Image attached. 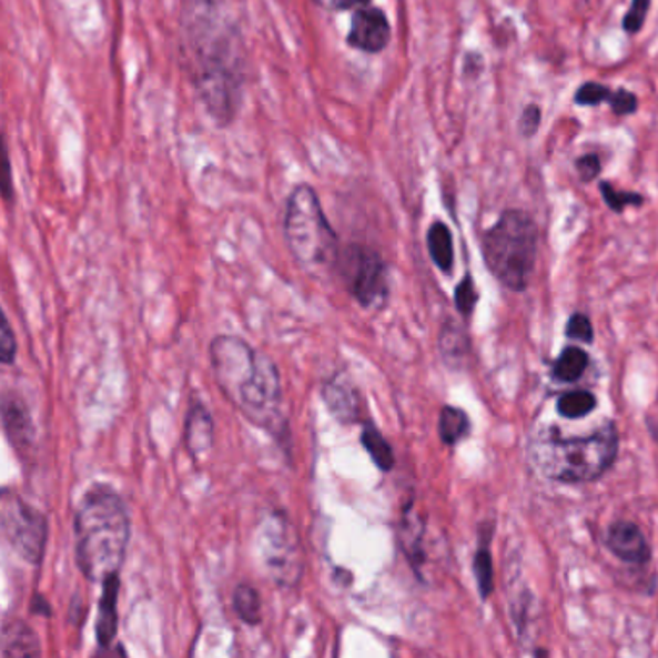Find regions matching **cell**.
Wrapping results in <instances>:
<instances>
[{
    "mask_svg": "<svg viewBox=\"0 0 658 658\" xmlns=\"http://www.w3.org/2000/svg\"><path fill=\"white\" fill-rule=\"evenodd\" d=\"M119 593H120V574L107 577L103 581V595L99 600V615H97L95 636L97 644L109 651L117 634H119Z\"/></svg>",
    "mask_w": 658,
    "mask_h": 658,
    "instance_id": "obj_13",
    "label": "cell"
},
{
    "mask_svg": "<svg viewBox=\"0 0 658 658\" xmlns=\"http://www.w3.org/2000/svg\"><path fill=\"white\" fill-rule=\"evenodd\" d=\"M391 41V23L385 12L373 7H362L350 26L348 43L363 52H381Z\"/></svg>",
    "mask_w": 658,
    "mask_h": 658,
    "instance_id": "obj_9",
    "label": "cell"
},
{
    "mask_svg": "<svg viewBox=\"0 0 658 658\" xmlns=\"http://www.w3.org/2000/svg\"><path fill=\"white\" fill-rule=\"evenodd\" d=\"M130 529V514L119 490L95 483L83 493L74 518L75 563L88 581L103 584L120 574Z\"/></svg>",
    "mask_w": 658,
    "mask_h": 658,
    "instance_id": "obj_1",
    "label": "cell"
},
{
    "mask_svg": "<svg viewBox=\"0 0 658 658\" xmlns=\"http://www.w3.org/2000/svg\"><path fill=\"white\" fill-rule=\"evenodd\" d=\"M469 433V419L462 409L446 406L441 412L438 419V435L444 444H456Z\"/></svg>",
    "mask_w": 658,
    "mask_h": 658,
    "instance_id": "obj_19",
    "label": "cell"
},
{
    "mask_svg": "<svg viewBox=\"0 0 658 658\" xmlns=\"http://www.w3.org/2000/svg\"><path fill=\"white\" fill-rule=\"evenodd\" d=\"M589 357L584 350L566 348L555 363V377L563 383H574L584 375Z\"/></svg>",
    "mask_w": 658,
    "mask_h": 658,
    "instance_id": "obj_20",
    "label": "cell"
},
{
    "mask_svg": "<svg viewBox=\"0 0 658 658\" xmlns=\"http://www.w3.org/2000/svg\"><path fill=\"white\" fill-rule=\"evenodd\" d=\"M600 192L605 195L608 207L616 211V213H620L626 205H641L644 203V198H639L637 193L618 192L615 185H610L608 182L600 184Z\"/></svg>",
    "mask_w": 658,
    "mask_h": 658,
    "instance_id": "obj_23",
    "label": "cell"
},
{
    "mask_svg": "<svg viewBox=\"0 0 658 658\" xmlns=\"http://www.w3.org/2000/svg\"><path fill=\"white\" fill-rule=\"evenodd\" d=\"M230 399L242 414L281 441L288 433V422L282 414V381L276 363L257 350L255 362L242 381L230 391Z\"/></svg>",
    "mask_w": 658,
    "mask_h": 658,
    "instance_id": "obj_5",
    "label": "cell"
},
{
    "mask_svg": "<svg viewBox=\"0 0 658 658\" xmlns=\"http://www.w3.org/2000/svg\"><path fill=\"white\" fill-rule=\"evenodd\" d=\"M18 344H16V334L7 315H2V331H0V362L4 365H12L18 354Z\"/></svg>",
    "mask_w": 658,
    "mask_h": 658,
    "instance_id": "obj_25",
    "label": "cell"
},
{
    "mask_svg": "<svg viewBox=\"0 0 658 658\" xmlns=\"http://www.w3.org/2000/svg\"><path fill=\"white\" fill-rule=\"evenodd\" d=\"M474 570L477 584H479V591L487 599L493 591V563H490L488 548L483 547L475 556Z\"/></svg>",
    "mask_w": 658,
    "mask_h": 658,
    "instance_id": "obj_22",
    "label": "cell"
},
{
    "mask_svg": "<svg viewBox=\"0 0 658 658\" xmlns=\"http://www.w3.org/2000/svg\"><path fill=\"white\" fill-rule=\"evenodd\" d=\"M577 172L579 178L584 182H591L593 178L597 176L600 172V161L597 155H585L579 159L576 163Z\"/></svg>",
    "mask_w": 658,
    "mask_h": 658,
    "instance_id": "obj_31",
    "label": "cell"
},
{
    "mask_svg": "<svg viewBox=\"0 0 658 658\" xmlns=\"http://www.w3.org/2000/svg\"><path fill=\"white\" fill-rule=\"evenodd\" d=\"M2 427L10 444L20 454H28L36 444V427L30 407L18 394L8 393L2 398Z\"/></svg>",
    "mask_w": 658,
    "mask_h": 658,
    "instance_id": "obj_10",
    "label": "cell"
},
{
    "mask_svg": "<svg viewBox=\"0 0 658 658\" xmlns=\"http://www.w3.org/2000/svg\"><path fill=\"white\" fill-rule=\"evenodd\" d=\"M325 10H350V8L367 7L370 0H315Z\"/></svg>",
    "mask_w": 658,
    "mask_h": 658,
    "instance_id": "obj_32",
    "label": "cell"
},
{
    "mask_svg": "<svg viewBox=\"0 0 658 658\" xmlns=\"http://www.w3.org/2000/svg\"><path fill=\"white\" fill-rule=\"evenodd\" d=\"M41 644L33 629L23 620L7 618L2 624L0 637V655L4 658L41 657Z\"/></svg>",
    "mask_w": 658,
    "mask_h": 658,
    "instance_id": "obj_15",
    "label": "cell"
},
{
    "mask_svg": "<svg viewBox=\"0 0 658 658\" xmlns=\"http://www.w3.org/2000/svg\"><path fill=\"white\" fill-rule=\"evenodd\" d=\"M2 535L16 555L31 566H41L49 539V519L10 488L2 490L0 503Z\"/></svg>",
    "mask_w": 658,
    "mask_h": 658,
    "instance_id": "obj_7",
    "label": "cell"
},
{
    "mask_svg": "<svg viewBox=\"0 0 658 658\" xmlns=\"http://www.w3.org/2000/svg\"><path fill=\"white\" fill-rule=\"evenodd\" d=\"M649 2L651 0H634L631 8H629L628 14L624 18V30L628 33H637L641 30V26L645 22V16L649 12Z\"/></svg>",
    "mask_w": 658,
    "mask_h": 658,
    "instance_id": "obj_27",
    "label": "cell"
},
{
    "mask_svg": "<svg viewBox=\"0 0 658 658\" xmlns=\"http://www.w3.org/2000/svg\"><path fill=\"white\" fill-rule=\"evenodd\" d=\"M608 547L624 563L645 564L651 558V548L641 529L629 522H618L608 532Z\"/></svg>",
    "mask_w": 658,
    "mask_h": 658,
    "instance_id": "obj_14",
    "label": "cell"
},
{
    "mask_svg": "<svg viewBox=\"0 0 658 658\" xmlns=\"http://www.w3.org/2000/svg\"><path fill=\"white\" fill-rule=\"evenodd\" d=\"M215 444V422L207 406L200 399H192L184 422V446L193 459H200Z\"/></svg>",
    "mask_w": 658,
    "mask_h": 658,
    "instance_id": "obj_11",
    "label": "cell"
},
{
    "mask_svg": "<svg viewBox=\"0 0 658 658\" xmlns=\"http://www.w3.org/2000/svg\"><path fill=\"white\" fill-rule=\"evenodd\" d=\"M336 271L363 310H383L388 302L386 263L367 245L350 244L338 257Z\"/></svg>",
    "mask_w": 658,
    "mask_h": 658,
    "instance_id": "obj_8",
    "label": "cell"
},
{
    "mask_svg": "<svg viewBox=\"0 0 658 658\" xmlns=\"http://www.w3.org/2000/svg\"><path fill=\"white\" fill-rule=\"evenodd\" d=\"M284 236L292 257L305 273L325 279L336 271L341 257L338 236L311 185H297L290 193L284 213Z\"/></svg>",
    "mask_w": 658,
    "mask_h": 658,
    "instance_id": "obj_3",
    "label": "cell"
},
{
    "mask_svg": "<svg viewBox=\"0 0 658 658\" xmlns=\"http://www.w3.org/2000/svg\"><path fill=\"white\" fill-rule=\"evenodd\" d=\"M568 336L581 342L593 341V326L585 315H574L568 323Z\"/></svg>",
    "mask_w": 658,
    "mask_h": 658,
    "instance_id": "obj_28",
    "label": "cell"
},
{
    "mask_svg": "<svg viewBox=\"0 0 658 658\" xmlns=\"http://www.w3.org/2000/svg\"><path fill=\"white\" fill-rule=\"evenodd\" d=\"M618 452V433L608 423L589 437H558L555 431L535 438L532 459L540 474L560 483H589L613 466Z\"/></svg>",
    "mask_w": 658,
    "mask_h": 658,
    "instance_id": "obj_2",
    "label": "cell"
},
{
    "mask_svg": "<svg viewBox=\"0 0 658 658\" xmlns=\"http://www.w3.org/2000/svg\"><path fill=\"white\" fill-rule=\"evenodd\" d=\"M483 255L490 273L510 290L529 284L537 257V229L532 216L506 211L483 240Z\"/></svg>",
    "mask_w": 658,
    "mask_h": 658,
    "instance_id": "obj_4",
    "label": "cell"
},
{
    "mask_svg": "<svg viewBox=\"0 0 658 658\" xmlns=\"http://www.w3.org/2000/svg\"><path fill=\"white\" fill-rule=\"evenodd\" d=\"M615 91L605 88L600 83H585L584 88L577 89L576 103L579 104H600L603 101H613Z\"/></svg>",
    "mask_w": 658,
    "mask_h": 658,
    "instance_id": "obj_24",
    "label": "cell"
},
{
    "mask_svg": "<svg viewBox=\"0 0 658 658\" xmlns=\"http://www.w3.org/2000/svg\"><path fill=\"white\" fill-rule=\"evenodd\" d=\"M427 244H429V253L435 265L444 271L451 273L452 265H454V245H452L451 230L443 222H435L427 234Z\"/></svg>",
    "mask_w": 658,
    "mask_h": 658,
    "instance_id": "obj_18",
    "label": "cell"
},
{
    "mask_svg": "<svg viewBox=\"0 0 658 658\" xmlns=\"http://www.w3.org/2000/svg\"><path fill=\"white\" fill-rule=\"evenodd\" d=\"M232 605L237 618L247 626H260L263 620L261 613V595L253 585L237 584L232 591Z\"/></svg>",
    "mask_w": 658,
    "mask_h": 658,
    "instance_id": "obj_16",
    "label": "cell"
},
{
    "mask_svg": "<svg viewBox=\"0 0 658 658\" xmlns=\"http://www.w3.org/2000/svg\"><path fill=\"white\" fill-rule=\"evenodd\" d=\"M257 553L266 577L282 589H294L305 570V553L296 526L286 514L273 512L261 522Z\"/></svg>",
    "mask_w": 658,
    "mask_h": 658,
    "instance_id": "obj_6",
    "label": "cell"
},
{
    "mask_svg": "<svg viewBox=\"0 0 658 658\" xmlns=\"http://www.w3.org/2000/svg\"><path fill=\"white\" fill-rule=\"evenodd\" d=\"M454 300H456V307H458L462 315H466L467 317L474 311L475 302H477V292H475L472 276H466L464 281L459 282Z\"/></svg>",
    "mask_w": 658,
    "mask_h": 658,
    "instance_id": "obj_26",
    "label": "cell"
},
{
    "mask_svg": "<svg viewBox=\"0 0 658 658\" xmlns=\"http://www.w3.org/2000/svg\"><path fill=\"white\" fill-rule=\"evenodd\" d=\"M31 613L39 616H51V605L44 599L43 595H36L31 600Z\"/></svg>",
    "mask_w": 658,
    "mask_h": 658,
    "instance_id": "obj_33",
    "label": "cell"
},
{
    "mask_svg": "<svg viewBox=\"0 0 658 658\" xmlns=\"http://www.w3.org/2000/svg\"><path fill=\"white\" fill-rule=\"evenodd\" d=\"M540 124V111L537 104H529L524 114H522V120H519V130L522 133L526 135V138H532L533 133L537 132V128Z\"/></svg>",
    "mask_w": 658,
    "mask_h": 658,
    "instance_id": "obj_30",
    "label": "cell"
},
{
    "mask_svg": "<svg viewBox=\"0 0 658 658\" xmlns=\"http://www.w3.org/2000/svg\"><path fill=\"white\" fill-rule=\"evenodd\" d=\"M323 399L328 412L342 425H354L360 419V396L346 375L336 373L323 383Z\"/></svg>",
    "mask_w": 658,
    "mask_h": 658,
    "instance_id": "obj_12",
    "label": "cell"
},
{
    "mask_svg": "<svg viewBox=\"0 0 658 658\" xmlns=\"http://www.w3.org/2000/svg\"><path fill=\"white\" fill-rule=\"evenodd\" d=\"M362 444L363 448L367 451L371 459L375 462V466H377L381 472H391V469H393L394 464H396L393 446L388 444V441L383 437V433H381L375 425H370V423H367V425L363 427Z\"/></svg>",
    "mask_w": 658,
    "mask_h": 658,
    "instance_id": "obj_17",
    "label": "cell"
},
{
    "mask_svg": "<svg viewBox=\"0 0 658 658\" xmlns=\"http://www.w3.org/2000/svg\"><path fill=\"white\" fill-rule=\"evenodd\" d=\"M595 406H597V399H595L591 393H585V391L564 394L558 399V412L564 417H568V419L585 417V415L591 414Z\"/></svg>",
    "mask_w": 658,
    "mask_h": 658,
    "instance_id": "obj_21",
    "label": "cell"
},
{
    "mask_svg": "<svg viewBox=\"0 0 658 658\" xmlns=\"http://www.w3.org/2000/svg\"><path fill=\"white\" fill-rule=\"evenodd\" d=\"M613 109H615L616 114H634L637 109V97L634 93H629V91H615V97H613Z\"/></svg>",
    "mask_w": 658,
    "mask_h": 658,
    "instance_id": "obj_29",
    "label": "cell"
}]
</instances>
